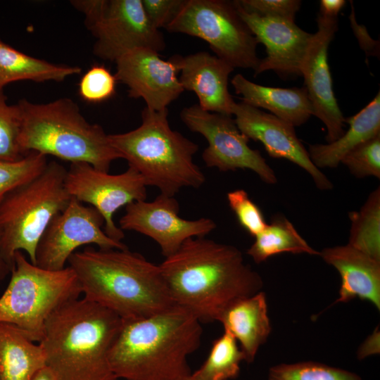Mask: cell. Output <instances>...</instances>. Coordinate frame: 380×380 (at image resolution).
Listing matches in <instances>:
<instances>
[{"label": "cell", "mask_w": 380, "mask_h": 380, "mask_svg": "<svg viewBox=\"0 0 380 380\" xmlns=\"http://www.w3.org/2000/svg\"><path fill=\"white\" fill-rule=\"evenodd\" d=\"M48 162L46 156L34 151L14 162H0V203L17 187L40 174Z\"/></svg>", "instance_id": "cell-30"}, {"label": "cell", "mask_w": 380, "mask_h": 380, "mask_svg": "<svg viewBox=\"0 0 380 380\" xmlns=\"http://www.w3.org/2000/svg\"><path fill=\"white\" fill-rule=\"evenodd\" d=\"M9 272L10 268L4 260L0 253V279L4 278Z\"/></svg>", "instance_id": "cell-40"}, {"label": "cell", "mask_w": 380, "mask_h": 380, "mask_svg": "<svg viewBox=\"0 0 380 380\" xmlns=\"http://www.w3.org/2000/svg\"><path fill=\"white\" fill-rule=\"evenodd\" d=\"M176 198L159 194L153 201H139L127 205L120 219L122 230H132L154 240L162 255L167 258L175 253L187 239L205 236L217 225L210 218L189 220L179 215Z\"/></svg>", "instance_id": "cell-14"}, {"label": "cell", "mask_w": 380, "mask_h": 380, "mask_svg": "<svg viewBox=\"0 0 380 380\" xmlns=\"http://www.w3.org/2000/svg\"><path fill=\"white\" fill-rule=\"evenodd\" d=\"M379 353V331L376 328L372 335L368 336L357 351V357L362 360L369 355Z\"/></svg>", "instance_id": "cell-37"}, {"label": "cell", "mask_w": 380, "mask_h": 380, "mask_svg": "<svg viewBox=\"0 0 380 380\" xmlns=\"http://www.w3.org/2000/svg\"><path fill=\"white\" fill-rule=\"evenodd\" d=\"M345 4L346 1L344 0H322L319 3V13L338 16Z\"/></svg>", "instance_id": "cell-38"}, {"label": "cell", "mask_w": 380, "mask_h": 380, "mask_svg": "<svg viewBox=\"0 0 380 380\" xmlns=\"http://www.w3.org/2000/svg\"><path fill=\"white\" fill-rule=\"evenodd\" d=\"M357 177L373 176L380 178V134L360 144L341 160Z\"/></svg>", "instance_id": "cell-32"}, {"label": "cell", "mask_w": 380, "mask_h": 380, "mask_svg": "<svg viewBox=\"0 0 380 380\" xmlns=\"http://www.w3.org/2000/svg\"><path fill=\"white\" fill-rule=\"evenodd\" d=\"M115 63L118 82L127 85L129 96L142 99L149 109H167L184 91L175 56L165 61L156 51L137 49L122 56Z\"/></svg>", "instance_id": "cell-16"}, {"label": "cell", "mask_w": 380, "mask_h": 380, "mask_svg": "<svg viewBox=\"0 0 380 380\" xmlns=\"http://www.w3.org/2000/svg\"><path fill=\"white\" fill-rule=\"evenodd\" d=\"M349 128L338 139L309 145L308 154L318 168H335L342 158L360 144L380 134V94L357 114L346 118Z\"/></svg>", "instance_id": "cell-23"}, {"label": "cell", "mask_w": 380, "mask_h": 380, "mask_svg": "<svg viewBox=\"0 0 380 380\" xmlns=\"http://www.w3.org/2000/svg\"><path fill=\"white\" fill-rule=\"evenodd\" d=\"M71 4L82 12L85 25L96 38L94 54L115 62L137 49L160 52L163 34L148 20L141 0H76Z\"/></svg>", "instance_id": "cell-10"}, {"label": "cell", "mask_w": 380, "mask_h": 380, "mask_svg": "<svg viewBox=\"0 0 380 380\" xmlns=\"http://www.w3.org/2000/svg\"><path fill=\"white\" fill-rule=\"evenodd\" d=\"M21 113L18 103L9 105L0 92V162H14L26 155L21 150L19 137Z\"/></svg>", "instance_id": "cell-31"}, {"label": "cell", "mask_w": 380, "mask_h": 380, "mask_svg": "<svg viewBox=\"0 0 380 380\" xmlns=\"http://www.w3.org/2000/svg\"><path fill=\"white\" fill-rule=\"evenodd\" d=\"M267 380H362L357 374L323 363L304 361L271 367Z\"/></svg>", "instance_id": "cell-29"}, {"label": "cell", "mask_w": 380, "mask_h": 380, "mask_svg": "<svg viewBox=\"0 0 380 380\" xmlns=\"http://www.w3.org/2000/svg\"><path fill=\"white\" fill-rule=\"evenodd\" d=\"M67 170L55 161L17 187L0 203V253L11 269L14 255L24 251L35 265L38 243L52 219L71 200L64 181Z\"/></svg>", "instance_id": "cell-7"}, {"label": "cell", "mask_w": 380, "mask_h": 380, "mask_svg": "<svg viewBox=\"0 0 380 380\" xmlns=\"http://www.w3.org/2000/svg\"><path fill=\"white\" fill-rule=\"evenodd\" d=\"M234 4L258 43L266 48L267 56L260 59L255 76L267 70L281 77L301 76V64L313 34L304 31L294 21L258 16Z\"/></svg>", "instance_id": "cell-18"}, {"label": "cell", "mask_w": 380, "mask_h": 380, "mask_svg": "<svg viewBox=\"0 0 380 380\" xmlns=\"http://www.w3.org/2000/svg\"><path fill=\"white\" fill-rule=\"evenodd\" d=\"M255 240L247 254L255 263H261L272 255L283 253L319 255L299 234L293 224L285 217L277 215L270 224L255 236Z\"/></svg>", "instance_id": "cell-26"}, {"label": "cell", "mask_w": 380, "mask_h": 380, "mask_svg": "<svg viewBox=\"0 0 380 380\" xmlns=\"http://www.w3.org/2000/svg\"><path fill=\"white\" fill-rule=\"evenodd\" d=\"M317 31L313 34L300 67L313 115L325 125L328 143L345 132V118L334 96L328 64V47L338 30V16L318 13Z\"/></svg>", "instance_id": "cell-15"}, {"label": "cell", "mask_w": 380, "mask_h": 380, "mask_svg": "<svg viewBox=\"0 0 380 380\" xmlns=\"http://www.w3.org/2000/svg\"><path fill=\"white\" fill-rule=\"evenodd\" d=\"M165 30L204 40L216 56L234 68L255 71L260 61L256 53L259 43L234 1L185 0Z\"/></svg>", "instance_id": "cell-9"}, {"label": "cell", "mask_w": 380, "mask_h": 380, "mask_svg": "<svg viewBox=\"0 0 380 380\" xmlns=\"http://www.w3.org/2000/svg\"><path fill=\"white\" fill-rule=\"evenodd\" d=\"M241 101L257 108L268 110L272 115L293 127L300 126L313 115V109L305 87L279 88L255 84L241 74L231 80Z\"/></svg>", "instance_id": "cell-22"}, {"label": "cell", "mask_w": 380, "mask_h": 380, "mask_svg": "<svg viewBox=\"0 0 380 380\" xmlns=\"http://www.w3.org/2000/svg\"><path fill=\"white\" fill-rule=\"evenodd\" d=\"M117 83L115 75L104 65H94L80 80L79 95L89 103L102 102L115 94Z\"/></svg>", "instance_id": "cell-33"}, {"label": "cell", "mask_w": 380, "mask_h": 380, "mask_svg": "<svg viewBox=\"0 0 380 380\" xmlns=\"http://www.w3.org/2000/svg\"><path fill=\"white\" fill-rule=\"evenodd\" d=\"M348 245L380 260V189L373 191L358 211L348 213Z\"/></svg>", "instance_id": "cell-27"}, {"label": "cell", "mask_w": 380, "mask_h": 380, "mask_svg": "<svg viewBox=\"0 0 380 380\" xmlns=\"http://www.w3.org/2000/svg\"><path fill=\"white\" fill-rule=\"evenodd\" d=\"M159 267L174 304L201 323L217 321L231 304L263 286L239 249L205 236L186 240Z\"/></svg>", "instance_id": "cell-1"}, {"label": "cell", "mask_w": 380, "mask_h": 380, "mask_svg": "<svg viewBox=\"0 0 380 380\" xmlns=\"http://www.w3.org/2000/svg\"><path fill=\"white\" fill-rule=\"evenodd\" d=\"M217 321L222 324L224 331L236 339L244 361L253 362L272 331L265 293L260 291L237 300L220 315Z\"/></svg>", "instance_id": "cell-21"}, {"label": "cell", "mask_w": 380, "mask_h": 380, "mask_svg": "<svg viewBox=\"0 0 380 380\" xmlns=\"http://www.w3.org/2000/svg\"><path fill=\"white\" fill-rule=\"evenodd\" d=\"M244 355L236 339L227 331L217 338L201 367L191 374L194 380H230L240 372Z\"/></svg>", "instance_id": "cell-28"}, {"label": "cell", "mask_w": 380, "mask_h": 380, "mask_svg": "<svg viewBox=\"0 0 380 380\" xmlns=\"http://www.w3.org/2000/svg\"><path fill=\"white\" fill-rule=\"evenodd\" d=\"M201 322L174 305L156 315L123 320L109 353L115 376L125 380H175L191 374L187 360L201 345Z\"/></svg>", "instance_id": "cell-3"}, {"label": "cell", "mask_w": 380, "mask_h": 380, "mask_svg": "<svg viewBox=\"0 0 380 380\" xmlns=\"http://www.w3.org/2000/svg\"><path fill=\"white\" fill-rule=\"evenodd\" d=\"M19 143L26 155L34 151L61 160L87 163L109 171L112 162L121 158L101 126L87 122L77 105L62 98L47 103L21 99Z\"/></svg>", "instance_id": "cell-6"}, {"label": "cell", "mask_w": 380, "mask_h": 380, "mask_svg": "<svg viewBox=\"0 0 380 380\" xmlns=\"http://www.w3.org/2000/svg\"><path fill=\"white\" fill-rule=\"evenodd\" d=\"M319 255L339 272L341 284L334 303L359 298L380 309V260L347 244L324 248Z\"/></svg>", "instance_id": "cell-20"}, {"label": "cell", "mask_w": 380, "mask_h": 380, "mask_svg": "<svg viewBox=\"0 0 380 380\" xmlns=\"http://www.w3.org/2000/svg\"><path fill=\"white\" fill-rule=\"evenodd\" d=\"M32 380H56L50 371V369L45 367L41 369Z\"/></svg>", "instance_id": "cell-39"}, {"label": "cell", "mask_w": 380, "mask_h": 380, "mask_svg": "<svg viewBox=\"0 0 380 380\" xmlns=\"http://www.w3.org/2000/svg\"><path fill=\"white\" fill-rule=\"evenodd\" d=\"M234 2L247 13L291 21H294L301 5V1L298 0H236Z\"/></svg>", "instance_id": "cell-35"}, {"label": "cell", "mask_w": 380, "mask_h": 380, "mask_svg": "<svg viewBox=\"0 0 380 380\" xmlns=\"http://www.w3.org/2000/svg\"><path fill=\"white\" fill-rule=\"evenodd\" d=\"M11 278L0 296V322L13 325L34 342L42 340L48 318L65 303L77 299L81 287L73 270H48L14 255Z\"/></svg>", "instance_id": "cell-8"}, {"label": "cell", "mask_w": 380, "mask_h": 380, "mask_svg": "<svg viewBox=\"0 0 380 380\" xmlns=\"http://www.w3.org/2000/svg\"><path fill=\"white\" fill-rule=\"evenodd\" d=\"M175 380H194L191 375H189V376H184V377H182V378H179V379H175Z\"/></svg>", "instance_id": "cell-41"}, {"label": "cell", "mask_w": 380, "mask_h": 380, "mask_svg": "<svg viewBox=\"0 0 380 380\" xmlns=\"http://www.w3.org/2000/svg\"><path fill=\"white\" fill-rule=\"evenodd\" d=\"M175 56L180 68L179 81L184 90L195 93L199 107L232 116L235 101L229 91L228 80L234 68L206 51Z\"/></svg>", "instance_id": "cell-19"}, {"label": "cell", "mask_w": 380, "mask_h": 380, "mask_svg": "<svg viewBox=\"0 0 380 380\" xmlns=\"http://www.w3.org/2000/svg\"><path fill=\"white\" fill-rule=\"evenodd\" d=\"M232 115L239 129L249 139L261 142L270 156L286 159L305 170L319 189L333 188L331 181L310 160L291 125L243 101L234 103Z\"/></svg>", "instance_id": "cell-17"}, {"label": "cell", "mask_w": 380, "mask_h": 380, "mask_svg": "<svg viewBox=\"0 0 380 380\" xmlns=\"http://www.w3.org/2000/svg\"><path fill=\"white\" fill-rule=\"evenodd\" d=\"M183 123L199 133L208 141L202 159L208 167L221 172L248 169L265 183L274 184L277 179L258 150L248 146L249 139L237 127L231 115L205 110L194 104L180 113Z\"/></svg>", "instance_id": "cell-11"}, {"label": "cell", "mask_w": 380, "mask_h": 380, "mask_svg": "<svg viewBox=\"0 0 380 380\" xmlns=\"http://www.w3.org/2000/svg\"><path fill=\"white\" fill-rule=\"evenodd\" d=\"M80 72L81 68L77 66L54 64L30 56L11 46L0 37V92L11 82H61Z\"/></svg>", "instance_id": "cell-25"}, {"label": "cell", "mask_w": 380, "mask_h": 380, "mask_svg": "<svg viewBox=\"0 0 380 380\" xmlns=\"http://www.w3.org/2000/svg\"><path fill=\"white\" fill-rule=\"evenodd\" d=\"M85 299L123 320L148 317L175 304L159 265L128 248L87 247L68 259Z\"/></svg>", "instance_id": "cell-2"}, {"label": "cell", "mask_w": 380, "mask_h": 380, "mask_svg": "<svg viewBox=\"0 0 380 380\" xmlns=\"http://www.w3.org/2000/svg\"><path fill=\"white\" fill-rule=\"evenodd\" d=\"M146 14L157 29L166 28L176 18L185 0H141Z\"/></svg>", "instance_id": "cell-36"}, {"label": "cell", "mask_w": 380, "mask_h": 380, "mask_svg": "<svg viewBox=\"0 0 380 380\" xmlns=\"http://www.w3.org/2000/svg\"><path fill=\"white\" fill-rule=\"evenodd\" d=\"M113 148L129 167L144 178L146 186L174 197L184 187L200 188L205 177L194 163L198 146L172 129L168 109L153 110L145 107L141 124L136 129L108 134Z\"/></svg>", "instance_id": "cell-5"}, {"label": "cell", "mask_w": 380, "mask_h": 380, "mask_svg": "<svg viewBox=\"0 0 380 380\" xmlns=\"http://www.w3.org/2000/svg\"><path fill=\"white\" fill-rule=\"evenodd\" d=\"M227 197L239 223L251 236L255 237L263 230L267 222L262 211L245 190L229 191Z\"/></svg>", "instance_id": "cell-34"}, {"label": "cell", "mask_w": 380, "mask_h": 380, "mask_svg": "<svg viewBox=\"0 0 380 380\" xmlns=\"http://www.w3.org/2000/svg\"><path fill=\"white\" fill-rule=\"evenodd\" d=\"M46 367L42 346L16 327L0 322V380H32Z\"/></svg>", "instance_id": "cell-24"}, {"label": "cell", "mask_w": 380, "mask_h": 380, "mask_svg": "<svg viewBox=\"0 0 380 380\" xmlns=\"http://www.w3.org/2000/svg\"><path fill=\"white\" fill-rule=\"evenodd\" d=\"M123 324L113 311L84 298L70 300L46 320L39 343L56 380H117L109 353Z\"/></svg>", "instance_id": "cell-4"}, {"label": "cell", "mask_w": 380, "mask_h": 380, "mask_svg": "<svg viewBox=\"0 0 380 380\" xmlns=\"http://www.w3.org/2000/svg\"><path fill=\"white\" fill-rule=\"evenodd\" d=\"M104 220L92 206L71 198L42 236L35 252V265L48 270H61L70 255L82 246L95 244L102 249H127L122 241L110 238L102 229Z\"/></svg>", "instance_id": "cell-13"}, {"label": "cell", "mask_w": 380, "mask_h": 380, "mask_svg": "<svg viewBox=\"0 0 380 380\" xmlns=\"http://www.w3.org/2000/svg\"><path fill=\"white\" fill-rule=\"evenodd\" d=\"M64 184L68 194L94 208L103 217V230L111 239L122 241L124 232L116 226L114 214L122 207L147 197L142 176L129 167L122 173L110 175L87 163H71Z\"/></svg>", "instance_id": "cell-12"}]
</instances>
